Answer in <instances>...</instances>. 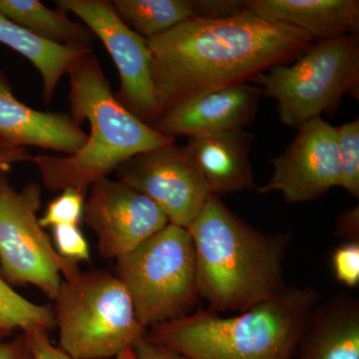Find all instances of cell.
<instances>
[{
	"mask_svg": "<svg viewBox=\"0 0 359 359\" xmlns=\"http://www.w3.org/2000/svg\"><path fill=\"white\" fill-rule=\"evenodd\" d=\"M146 40L160 116L205 92L252 83L273 66L292 63L314 42L299 28L248 9L186 21Z\"/></svg>",
	"mask_w": 359,
	"mask_h": 359,
	"instance_id": "6da1fadb",
	"label": "cell"
},
{
	"mask_svg": "<svg viewBox=\"0 0 359 359\" xmlns=\"http://www.w3.org/2000/svg\"><path fill=\"white\" fill-rule=\"evenodd\" d=\"M195 248L200 297L214 313H244L285 289L290 237L252 228L210 194L187 228Z\"/></svg>",
	"mask_w": 359,
	"mask_h": 359,
	"instance_id": "7a4b0ae2",
	"label": "cell"
},
{
	"mask_svg": "<svg viewBox=\"0 0 359 359\" xmlns=\"http://www.w3.org/2000/svg\"><path fill=\"white\" fill-rule=\"evenodd\" d=\"M67 74L71 119L79 127L88 121L91 131L74 154L32 157L48 190L71 189L86 196L93 184L127 160L176 141L142 122L116 99L93 52L78 58Z\"/></svg>",
	"mask_w": 359,
	"mask_h": 359,
	"instance_id": "3957f363",
	"label": "cell"
},
{
	"mask_svg": "<svg viewBox=\"0 0 359 359\" xmlns=\"http://www.w3.org/2000/svg\"><path fill=\"white\" fill-rule=\"evenodd\" d=\"M320 294L285 287L238 316L200 311L152 327L146 337L191 359H295Z\"/></svg>",
	"mask_w": 359,
	"mask_h": 359,
	"instance_id": "277c9868",
	"label": "cell"
},
{
	"mask_svg": "<svg viewBox=\"0 0 359 359\" xmlns=\"http://www.w3.org/2000/svg\"><path fill=\"white\" fill-rule=\"evenodd\" d=\"M53 301L60 348L71 359L116 358L148 334L126 287L109 271H80L66 278Z\"/></svg>",
	"mask_w": 359,
	"mask_h": 359,
	"instance_id": "5b68a950",
	"label": "cell"
},
{
	"mask_svg": "<svg viewBox=\"0 0 359 359\" xmlns=\"http://www.w3.org/2000/svg\"><path fill=\"white\" fill-rule=\"evenodd\" d=\"M252 83L262 95L276 99L283 125L334 116L346 94L359 99V37L347 34L309 45L290 65L273 66Z\"/></svg>",
	"mask_w": 359,
	"mask_h": 359,
	"instance_id": "8992f818",
	"label": "cell"
},
{
	"mask_svg": "<svg viewBox=\"0 0 359 359\" xmlns=\"http://www.w3.org/2000/svg\"><path fill=\"white\" fill-rule=\"evenodd\" d=\"M116 261V276L146 330L192 313L200 294L195 248L186 228L169 223Z\"/></svg>",
	"mask_w": 359,
	"mask_h": 359,
	"instance_id": "52a82bcc",
	"label": "cell"
},
{
	"mask_svg": "<svg viewBox=\"0 0 359 359\" xmlns=\"http://www.w3.org/2000/svg\"><path fill=\"white\" fill-rule=\"evenodd\" d=\"M41 196L39 183L16 191L6 173L0 174V271L7 282L35 285L53 301L61 276L66 280L80 271L58 254L40 224Z\"/></svg>",
	"mask_w": 359,
	"mask_h": 359,
	"instance_id": "ba28073f",
	"label": "cell"
},
{
	"mask_svg": "<svg viewBox=\"0 0 359 359\" xmlns=\"http://www.w3.org/2000/svg\"><path fill=\"white\" fill-rule=\"evenodd\" d=\"M57 6L65 13L77 15L102 41L119 72L116 99L135 117L152 127L159 119L160 110L147 40L132 30L107 0H59Z\"/></svg>",
	"mask_w": 359,
	"mask_h": 359,
	"instance_id": "9c48e42d",
	"label": "cell"
},
{
	"mask_svg": "<svg viewBox=\"0 0 359 359\" xmlns=\"http://www.w3.org/2000/svg\"><path fill=\"white\" fill-rule=\"evenodd\" d=\"M116 172L117 180L153 201L170 224L186 229L210 195L195 161L175 143L134 156Z\"/></svg>",
	"mask_w": 359,
	"mask_h": 359,
	"instance_id": "30bf717a",
	"label": "cell"
},
{
	"mask_svg": "<svg viewBox=\"0 0 359 359\" xmlns=\"http://www.w3.org/2000/svg\"><path fill=\"white\" fill-rule=\"evenodd\" d=\"M85 223L96 233L104 259H119L169 224L166 214L119 180H100L90 188Z\"/></svg>",
	"mask_w": 359,
	"mask_h": 359,
	"instance_id": "8fae6325",
	"label": "cell"
},
{
	"mask_svg": "<svg viewBox=\"0 0 359 359\" xmlns=\"http://www.w3.org/2000/svg\"><path fill=\"white\" fill-rule=\"evenodd\" d=\"M271 164L273 175L257 193L280 192L292 204L323 197L339 187L335 127L323 117L304 123L289 147Z\"/></svg>",
	"mask_w": 359,
	"mask_h": 359,
	"instance_id": "7c38bea8",
	"label": "cell"
},
{
	"mask_svg": "<svg viewBox=\"0 0 359 359\" xmlns=\"http://www.w3.org/2000/svg\"><path fill=\"white\" fill-rule=\"evenodd\" d=\"M262 96L252 83L211 90L167 110L152 128L174 139L245 128L254 121Z\"/></svg>",
	"mask_w": 359,
	"mask_h": 359,
	"instance_id": "4fadbf2b",
	"label": "cell"
},
{
	"mask_svg": "<svg viewBox=\"0 0 359 359\" xmlns=\"http://www.w3.org/2000/svg\"><path fill=\"white\" fill-rule=\"evenodd\" d=\"M0 139L21 147L35 146L72 155L86 143L88 134L69 114L42 112L21 102L0 69Z\"/></svg>",
	"mask_w": 359,
	"mask_h": 359,
	"instance_id": "5bb4252c",
	"label": "cell"
},
{
	"mask_svg": "<svg viewBox=\"0 0 359 359\" xmlns=\"http://www.w3.org/2000/svg\"><path fill=\"white\" fill-rule=\"evenodd\" d=\"M254 134L245 128L224 130L188 138L185 146L210 194L222 196L256 189L250 153Z\"/></svg>",
	"mask_w": 359,
	"mask_h": 359,
	"instance_id": "9a60e30c",
	"label": "cell"
},
{
	"mask_svg": "<svg viewBox=\"0 0 359 359\" xmlns=\"http://www.w3.org/2000/svg\"><path fill=\"white\" fill-rule=\"evenodd\" d=\"M245 4L256 15L299 28L314 42L358 32V0H245Z\"/></svg>",
	"mask_w": 359,
	"mask_h": 359,
	"instance_id": "2e32d148",
	"label": "cell"
},
{
	"mask_svg": "<svg viewBox=\"0 0 359 359\" xmlns=\"http://www.w3.org/2000/svg\"><path fill=\"white\" fill-rule=\"evenodd\" d=\"M295 359H359V302L334 295L313 309Z\"/></svg>",
	"mask_w": 359,
	"mask_h": 359,
	"instance_id": "e0dca14e",
	"label": "cell"
},
{
	"mask_svg": "<svg viewBox=\"0 0 359 359\" xmlns=\"http://www.w3.org/2000/svg\"><path fill=\"white\" fill-rule=\"evenodd\" d=\"M118 15L144 39L196 18H224L245 9V0H115Z\"/></svg>",
	"mask_w": 359,
	"mask_h": 359,
	"instance_id": "ac0fdd59",
	"label": "cell"
},
{
	"mask_svg": "<svg viewBox=\"0 0 359 359\" xmlns=\"http://www.w3.org/2000/svg\"><path fill=\"white\" fill-rule=\"evenodd\" d=\"M0 43L25 56L39 71L42 98L52 100L61 78L78 58L93 52L92 45H59L39 39L0 14Z\"/></svg>",
	"mask_w": 359,
	"mask_h": 359,
	"instance_id": "d6986e66",
	"label": "cell"
},
{
	"mask_svg": "<svg viewBox=\"0 0 359 359\" xmlns=\"http://www.w3.org/2000/svg\"><path fill=\"white\" fill-rule=\"evenodd\" d=\"M0 14L39 39L59 45H92L93 32L39 0H0Z\"/></svg>",
	"mask_w": 359,
	"mask_h": 359,
	"instance_id": "ffe728a7",
	"label": "cell"
},
{
	"mask_svg": "<svg viewBox=\"0 0 359 359\" xmlns=\"http://www.w3.org/2000/svg\"><path fill=\"white\" fill-rule=\"evenodd\" d=\"M0 327L11 332L15 328L25 334L33 330L49 332L55 327L53 309L25 299L0 276Z\"/></svg>",
	"mask_w": 359,
	"mask_h": 359,
	"instance_id": "44dd1931",
	"label": "cell"
},
{
	"mask_svg": "<svg viewBox=\"0 0 359 359\" xmlns=\"http://www.w3.org/2000/svg\"><path fill=\"white\" fill-rule=\"evenodd\" d=\"M339 187L351 197H359V119L335 127Z\"/></svg>",
	"mask_w": 359,
	"mask_h": 359,
	"instance_id": "7402d4cb",
	"label": "cell"
},
{
	"mask_svg": "<svg viewBox=\"0 0 359 359\" xmlns=\"http://www.w3.org/2000/svg\"><path fill=\"white\" fill-rule=\"evenodd\" d=\"M85 195L78 191H62L47 205L44 216L39 219L42 228L60 224H78L83 217Z\"/></svg>",
	"mask_w": 359,
	"mask_h": 359,
	"instance_id": "603a6c76",
	"label": "cell"
},
{
	"mask_svg": "<svg viewBox=\"0 0 359 359\" xmlns=\"http://www.w3.org/2000/svg\"><path fill=\"white\" fill-rule=\"evenodd\" d=\"M53 245L58 254L68 261L78 263L91 259L88 242L78 224L53 226Z\"/></svg>",
	"mask_w": 359,
	"mask_h": 359,
	"instance_id": "cb8c5ba5",
	"label": "cell"
},
{
	"mask_svg": "<svg viewBox=\"0 0 359 359\" xmlns=\"http://www.w3.org/2000/svg\"><path fill=\"white\" fill-rule=\"evenodd\" d=\"M332 269L337 280L348 287L359 283V243L346 242L334 250L332 257Z\"/></svg>",
	"mask_w": 359,
	"mask_h": 359,
	"instance_id": "d4e9b609",
	"label": "cell"
},
{
	"mask_svg": "<svg viewBox=\"0 0 359 359\" xmlns=\"http://www.w3.org/2000/svg\"><path fill=\"white\" fill-rule=\"evenodd\" d=\"M26 334L32 344L35 359H71L60 347L51 344L48 332L33 330Z\"/></svg>",
	"mask_w": 359,
	"mask_h": 359,
	"instance_id": "484cf974",
	"label": "cell"
},
{
	"mask_svg": "<svg viewBox=\"0 0 359 359\" xmlns=\"http://www.w3.org/2000/svg\"><path fill=\"white\" fill-rule=\"evenodd\" d=\"M334 235L346 242L359 243V207L340 212L335 222Z\"/></svg>",
	"mask_w": 359,
	"mask_h": 359,
	"instance_id": "4316f807",
	"label": "cell"
},
{
	"mask_svg": "<svg viewBox=\"0 0 359 359\" xmlns=\"http://www.w3.org/2000/svg\"><path fill=\"white\" fill-rule=\"evenodd\" d=\"M0 359H35L27 334L22 332L9 341H0Z\"/></svg>",
	"mask_w": 359,
	"mask_h": 359,
	"instance_id": "83f0119b",
	"label": "cell"
},
{
	"mask_svg": "<svg viewBox=\"0 0 359 359\" xmlns=\"http://www.w3.org/2000/svg\"><path fill=\"white\" fill-rule=\"evenodd\" d=\"M134 359H191L145 337L134 347Z\"/></svg>",
	"mask_w": 359,
	"mask_h": 359,
	"instance_id": "f1b7e54d",
	"label": "cell"
},
{
	"mask_svg": "<svg viewBox=\"0 0 359 359\" xmlns=\"http://www.w3.org/2000/svg\"><path fill=\"white\" fill-rule=\"evenodd\" d=\"M32 159L29 151L0 139V174L6 173L14 164Z\"/></svg>",
	"mask_w": 359,
	"mask_h": 359,
	"instance_id": "f546056e",
	"label": "cell"
},
{
	"mask_svg": "<svg viewBox=\"0 0 359 359\" xmlns=\"http://www.w3.org/2000/svg\"><path fill=\"white\" fill-rule=\"evenodd\" d=\"M114 359H134L133 349L132 351H123L119 355L116 356Z\"/></svg>",
	"mask_w": 359,
	"mask_h": 359,
	"instance_id": "4dcf8cb0",
	"label": "cell"
},
{
	"mask_svg": "<svg viewBox=\"0 0 359 359\" xmlns=\"http://www.w3.org/2000/svg\"><path fill=\"white\" fill-rule=\"evenodd\" d=\"M11 332H8V330H4V328L0 327V341L1 340H4L6 339L7 337H8L9 334H11Z\"/></svg>",
	"mask_w": 359,
	"mask_h": 359,
	"instance_id": "1f68e13d",
	"label": "cell"
}]
</instances>
